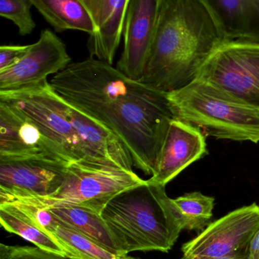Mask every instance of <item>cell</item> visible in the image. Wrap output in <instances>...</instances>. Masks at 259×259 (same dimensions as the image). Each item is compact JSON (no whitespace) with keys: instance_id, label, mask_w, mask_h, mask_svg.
I'll return each mask as SVG.
<instances>
[{"instance_id":"cell-14","label":"cell","mask_w":259,"mask_h":259,"mask_svg":"<svg viewBox=\"0 0 259 259\" xmlns=\"http://www.w3.org/2000/svg\"><path fill=\"white\" fill-rule=\"evenodd\" d=\"M91 15L96 31L88 38L90 57L113 65L123 32L129 0H79Z\"/></svg>"},{"instance_id":"cell-16","label":"cell","mask_w":259,"mask_h":259,"mask_svg":"<svg viewBox=\"0 0 259 259\" xmlns=\"http://www.w3.org/2000/svg\"><path fill=\"white\" fill-rule=\"evenodd\" d=\"M48 209L59 225L88 237L113 253L123 255L118 252L101 214L73 205H59Z\"/></svg>"},{"instance_id":"cell-7","label":"cell","mask_w":259,"mask_h":259,"mask_svg":"<svg viewBox=\"0 0 259 259\" xmlns=\"http://www.w3.org/2000/svg\"><path fill=\"white\" fill-rule=\"evenodd\" d=\"M196 79L259 107V42L225 41L202 65Z\"/></svg>"},{"instance_id":"cell-20","label":"cell","mask_w":259,"mask_h":259,"mask_svg":"<svg viewBox=\"0 0 259 259\" xmlns=\"http://www.w3.org/2000/svg\"><path fill=\"white\" fill-rule=\"evenodd\" d=\"M53 236L62 245L67 256L74 259H127L128 255L113 253L100 245L58 224Z\"/></svg>"},{"instance_id":"cell-25","label":"cell","mask_w":259,"mask_h":259,"mask_svg":"<svg viewBox=\"0 0 259 259\" xmlns=\"http://www.w3.org/2000/svg\"><path fill=\"white\" fill-rule=\"evenodd\" d=\"M248 259H259V228L249 243Z\"/></svg>"},{"instance_id":"cell-8","label":"cell","mask_w":259,"mask_h":259,"mask_svg":"<svg viewBox=\"0 0 259 259\" xmlns=\"http://www.w3.org/2000/svg\"><path fill=\"white\" fill-rule=\"evenodd\" d=\"M259 228L256 203L231 211L209 224L182 246L183 256L248 257L249 243Z\"/></svg>"},{"instance_id":"cell-6","label":"cell","mask_w":259,"mask_h":259,"mask_svg":"<svg viewBox=\"0 0 259 259\" xmlns=\"http://www.w3.org/2000/svg\"><path fill=\"white\" fill-rule=\"evenodd\" d=\"M145 184L147 181L134 170L71 161L67 166L65 181L56 193L46 197L14 199L6 203L25 202L45 208L73 205L101 214L116 196Z\"/></svg>"},{"instance_id":"cell-19","label":"cell","mask_w":259,"mask_h":259,"mask_svg":"<svg viewBox=\"0 0 259 259\" xmlns=\"http://www.w3.org/2000/svg\"><path fill=\"white\" fill-rule=\"evenodd\" d=\"M214 200V197L200 192L187 193L173 199L183 230L202 232L212 219Z\"/></svg>"},{"instance_id":"cell-11","label":"cell","mask_w":259,"mask_h":259,"mask_svg":"<svg viewBox=\"0 0 259 259\" xmlns=\"http://www.w3.org/2000/svg\"><path fill=\"white\" fill-rule=\"evenodd\" d=\"M164 0H129L125 16L124 47L117 68L141 80L150 56Z\"/></svg>"},{"instance_id":"cell-18","label":"cell","mask_w":259,"mask_h":259,"mask_svg":"<svg viewBox=\"0 0 259 259\" xmlns=\"http://www.w3.org/2000/svg\"><path fill=\"white\" fill-rule=\"evenodd\" d=\"M0 223L8 232L17 234L40 249L67 256L65 249L53 235L41 229L15 205L0 204Z\"/></svg>"},{"instance_id":"cell-27","label":"cell","mask_w":259,"mask_h":259,"mask_svg":"<svg viewBox=\"0 0 259 259\" xmlns=\"http://www.w3.org/2000/svg\"><path fill=\"white\" fill-rule=\"evenodd\" d=\"M127 259H135V258H131V257H129V256H128Z\"/></svg>"},{"instance_id":"cell-23","label":"cell","mask_w":259,"mask_h":259,"mask_svg":"<svg viewBox=\"0 0 259 259\" xmlns=\"http://www.w3.org/2000/svg\"><path fill=\"white\" fill-rule=\"evenodd\" d=\"M10 204L18 207L43 231L53 235V233L57 227L58 222L48 208H42L25 202H10Z\"/></svg>"},{"instance_id":"cell-24","label":"cell","mask_w":259,"mask_h":259,"mask_svg":"<svg viewBox=\"0 0 259 259\" xmlns=\"http://www.w3.org/2000/svg\"><path fill=\"white\" fill-rule=\"evenodd\" d=\"M29 46L3 45L0 47V71L15 65L27 53Z\"/></svg>"},{"instance_id":"cell-10","label":"cell","mask_w":259,"mask_h":259,"mask_svg":"<svg viewBox=\"0 0 259 259\" xmlns=\"http://www.w3.org/2000/svg\"><path fill=\"white\" fill-rule=\"evenodd\" d=\"M0 158L73 161L36 121L19 108L4 101H0Z\"/></svg>"},{"instance_id":"cell-1","label":"cell","mask_w":259,"mask_h":259,"mask_svg":"<svg viewBox=\"0 0 259 259\" xmlns=\"http://www.w3.org/2000/svg\"><path fill=\"white\" fill-rule=\"evenodd\" d=\"M50 83L65 101L114 134L137 169L147 176L156 173L174 118L167 92L91 57L70 64Z\"/></svg>"},{"instance_id":"cell-9","label":"cell","mask_w":259,"mask_h":259,"mask_svg":"<svg viewBox=\"0 0 259 259\" xmlns=\"http://www.w3.org/2000/svg\"><path fill=\"white\" fill-rule=\"evenodd\" d=\"M69 163L42 158H0V203L53 194L63 184Z\"/></svg>"},{"instance_id":"cell-2","label":"cell","mask_w":259,"mask_h":259,"mask_svg":"<svg viewBox=\"0 0 259 259\" xmlns=\"http://www.w3.org/2000/svg\"><path fill=\"white\" fill-rule=\"evenodd\" d=\"M199 0H164L141 81L164 92L196 80L213 52L226 41Z\"/></svg>"},{"instance_id":"cell-13","label":"cell","mask_w":259,"mask_h":259,"mask_svg":"<svg viewBox=\"0 0 259 259\" xmlns=\"http://www.w3.org/2000/svg\"><path fill=\"white\" fill-rule=\"evenodd\" d=\"M208 153L202 130L178 119L172 120L161 151L156 173L147 180L165 186L190 164Z\"/></svg>"},{"instance_id":"cell-12","label":"cell","mask_w":259,"mask_h":259,"mask_svg":"<svg viewBox=\"0 0 259 259\" xmlns=\"http://www.w3.org/2000/svg\"><path fill=\"white\" fill-rule=\"evenodd\" d=\"M66 46L49 29L29 46L24 56L13 66L0 71V91H14L38 84L47 77L63 71L71 64Z\"/></svg>"},{"instance_id":"cell-15","label":"cell","mask_w":259,"mask_h":259,"mask_svg":"<svg viewBox=\"0 0 259 259\" xmlns=\"http://www.w3.org/2000/svg\"><path fill=\"white\" fill-rule=\"evenodd\" d=\"M227 40L259 42V0H199Z\"/></svg>"},{"instance_id":"cell-22","label":"cell","mask_w":259,"mask_h":259,"mask_svg":"<svg viewBox=\"0 0 259 259\" xmlns=\"http://www.w3.org/2000/svg\"><path fill=\"white\" fill-rule=\"evenodd\" d=\"M0 259H74L32 246H15L1 243Z\"/></svg>"},{"instance_id":"cell-26","label":"cell","mask_w":259,"mask_h":259,"mask_svg":"<svg viewBox=\"0 0 259 259\" xmlns=\"http://www.w3.org/2000/svg\"><path fill=\"white\" fill-rule=\"evenodd\" d=\"M180 259H248V257H207V256H196V257H187L182 256Z\"/></svg>"},{"instance_id":"cell-21","label":"cell","mask_w":259,"mask_h":259,"mask_svg":"<svg viewBox=\"0 0 259 259\" xmlns=\"http://www.w3.org/2000/svg\"><path fill=\"white\" fill-rule=\"evenodd\" d=\"M32 6L30 0H0V15L13 22L21 36H27L36 26L30 12Z\"/></svg>"},{"instance_id":"cell-4","label":"cell","mask_w":259,"mask_h":259,"mask_svg":"<svg viewBox=\"0 0 259 259\" xmlns=\"http://www.w3.org/2000/svg\"><path fill=\"white\" fill-rule=\"evenodd\" d=\"M101 216L123 255L135 251L168 252L183 230L165 186L147 181L116 196Z\"/></svg>"},{"instance_id":"cell-3","label":"cell","mask_w":259,"mask_h":259,"mask_svg":"<svg viewBox=\"0 0 259 259\" xmlns=\"http://www.w3.org/2000/svg\"><path fill=\"white\" fill-rule=\"evenodd\" d=\"M0 101L17 106L33 118L73 161L132 170L133 160L120 140L65 101L48 80L21 89L0 91Z\"/></svg>"},{"instance_id":"cell-17","label":"cell","mask_w":259,"mask_h":259,"mask_svg":"<svg viewBox=\"0 0 259 259\" xmlns=\"http://www.w3.org/2000/svg\"><path fill=\"white\" fill-rule=\"evenodd\" d=\"M56 32L79 30L94 34L95 25L79 0H30Z\"/></svg>"},{"instance_id":"cell-5","label":"cell","mask_w":259,"mask_h":259,"mask_svg":"<svg viewBox=\"0 0 259 259\" xmlns=\"http://www.w3.org/2000/svg\"><path fill=\"white\" fill-rule=\"evenodd\" d=\"M167 96L173 119L214 138L258 143L259 107L216 85L196 79Z\"/></svg>"}]
</instances>
